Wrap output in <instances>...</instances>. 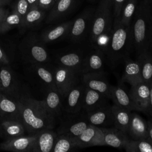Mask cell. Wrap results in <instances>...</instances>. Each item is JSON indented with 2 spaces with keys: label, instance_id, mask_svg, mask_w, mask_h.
<instances>
[{
  "label": "cell",
  "instance_id": "obj_40",
  "mask_svg": "<svg viewBox=\"0 0 152 152\" xmlns=\"http://www.w3.org/2000/svg\"><path fill=\"white\" fill-rule=\"evenodd\" d=\"M55 2L56 0H38L37 5L40 9L45 11L51 8Z\"/></svg>",
  "mask_w": 152,
  "mask_h": 152
},
{
  "label": "cell",
  "instance_id": "obj_28",
  "mask_svg": "<svg viewBox=\"0 0 152 152\" xmlns=\"http://www.w3.org/2000/svg\"><path fill=\"white\" fill-rule=\"evenodd\" d=\"M0 128L2 134L7 139L23 135L26 131L23 123L16 121L2 120Z\"/></svg>",
  "mask_w": 152,
  "mask_h": 152
},
{
  "label": "cell",
  "instance_id": "obj_8",
  "mask_svg": "<svg viewBox=\"0 0 152 152\" xmlns=\"http://www.w3.org/2000/svg\"><path fill=\"white\" fill-rule=\"evenodd\" d=\"M36 138L34 134L8 138L0 144V150L14 152H36Z\"/></svg>",
  "mask_w": 152,
  "mask_h": 152
},
{
  "label": "cell",
  "instance_id": "obj_46",
  "mask_svg": "<svg viewBox=\"0 0 152 152\" xmlns=\"http://www.w3.org/2000/svg\"><path fill=\"white\" fill-rule=\"evenodd\" d=\"M10 1L11 0H0V7H5V5L9 4Z\"/></svg>",
  "mask_w": 152,
  "mask_h": 152
},
{
  "label": "cell",
  "instance_id": "obj_18",
  "mask_svg": "<svg viewBox=\"0 0 152 152\" xmlns=\"http://www.w3.org/2000/svg\"><path fill=\"white\" fill-rule=\"evenodd\" d=\"M127 134L129 138L133 140H140L148 137L147 121L138 114L131 113Z\"/></svg>",
  "mask_w": 152,
  "mask_h": 152
},
{
  "label": "cell",
  "instance_id": "obj_27",
  "mask_svg": "<svg viewBox=\"0 0 152 152\" xmlns=\"http://www.w3.org/2000/svg\"><path fill=\"white\" fill-rule=\"evenodd\" d=\"M142 81L150 84L152 81V55L150 50H145L138 55Z\"/></svg>",
  "mask_w": 152,
  "mask_h": 152
},
{
  "label": "cell",
  "instance_id": "obj_42",
  "mask_svg": "<svg viewBox=\"0 0 152 152\" xmlns=\"http://www.w3.org/2000/svg\"><path fill=\"white\" fill-rule=\"evenodd\" d=\"M8 10L5 8V7H0V29L2 26V24L3 23L4 19L5 18V16Z\"/></svg>",
  "mask_w": 152,
  "mask_h": 152
},
{
  "label": "cell",
  "instance_id": "obj_15",
  "mask_svg": "<svg viewBox=\"0 0 152 152\" xmlns=\"http://www.w3.org/2000/svg\"><path fill=\"white\" fill-rule=\"evenodd\" d=\"M84 53L80 49L71 50L59 55L56 62L59 66L77 70L80 73Z\"/></svg>",
  "mask_w": 152,
  "mask_h": 152
},
{
  "label": "cell",
  "instance_id": "obj_14",
  "mask_svg": "<svg viewBox=\"0 0 152 152\" xmlns=\"http://www.w3.org/2000/svg\"><path fill=\"white\" fill-rule=\"evenodd\" d=\"M82 112L84 118L90 124L97 126L114 125V119L111 106L108 104L91 111H82Z\"/></svg>",
  "mask_w": 152,
  "mask_h": 152
},
{
  "label": "cell",
  "instance_id": "obj_39",
  "mask_svg": "<svg viewBox=\"0 0 152 152\" xmlns=\"http://www.w3.org/2000/svg\"><path fill=\"white\" fill-rule=\"evenodd\" d=\"M126 0H112L113 6V21H116L120 15L122 8Z\"/></svg>",
  "mask_w": 152,
  "mask_h": 152
},
{
  "label": "cell",
  "instance_id": "obj_37",
  "mask_svg": "<svg viewBox=\"0 0 152 152\" xmlns=\"http://www.w3.org/2000/svg\"><path fill=\"white\" fill-rule=\"evenodd\" d=\"M30 53L31 58L38 62H45L48 59V54L46 49L38 45L32 46Z\"/></svg>",
  "mask_w": 152,
  "mask_h": 152
},
{
  "label": "cell",
  "instance_id": "obj_13",
  "mask_svg": "<svg viewBox=\"0 0 152 152\" xmlns=\"http://www.w3.org/2000/svg\"><path fill=\"white\" fill-rule=\"evenodd\" d=\"M81 83L86 87L96 90L110 99L112 86L103 72L84 74L81 77Z\"/></svg>",
  "mask_w": 152,
  "mask_h": 152
},
{
  "label": "cell",
  "instance_id": "obj_17",
  "mask_svg": "<svg viewBox=\"0 0 152 152\" xmlns=\"http://www.w3.org/2000/svg\"><path fill=\"white\" fill-rule=\"evenodd\" d=\"M104 137L106 145L116 148H124L129 137L122 130L114 126L112 128L100 127Z\"/></svg>",
  "mask_w": 152,
  "mask_h": 152
},
{
  "label": "cell",
  "instance_id": "obj_33",
  "mask_svg": "<svg viewBox=\"0 0 152 152\" xmlns=\"http://www.w3.org/2000/svg\"><path fill=\"white\" fill-rule=\"evenodd\" d=\"M21 23V17L14 10L11 12L8 11L1 26L0 34L4 33L15 27H20Z\"/></svg>",
  "mask_w": 152,
  "mask_h": 152
},
{
  "label": "cell",
  "instance_id": "obj_12",
  "mask_svg": "<svg viewBox=\"0 0 152 152\" xmlns=\"http://www.w3.org/2000/svg\"><path fill=\"white\" fill-rule=\"evenodd\" d=\"M85 88L86 86L81 81L64 96L63 107L68 113H77L81 111Z\"/></svg>",
  "mask_w": 152,
  "mask_h": 152
},
{
  "label": "cell",
  "instance_id": "obj_21",
  "mask_svg": "<svg viewBox=\"0 0 152 152\" xmlns=\"http://www.w3.org/2000/svg\"><path fill=\"white\" fill-rule=\"evenodd\" d=\"M124 70L122 81L129 83L131 86L142 81L140 65L137 60H133L129 57L124 61Z\"/></svg>",
  "mask_w": 152,
  "mask_h": 152
},
{
  "label": "cell",
  "instance_id": "obj_3",
  "mask_svg": "<svg viewBox=\"0 0 152 152\" xmlns=\"http://www.w3.org/2000/svg\"><path fill=\"white\" fill-rule=\"evenodd\" d=\"M133 46L131 25L125 26L113 23L110 43L104 53L111 67H116L128 57Z\"/></svg>",
  "mask_w": 152,
  "mask_h": 152
},
{
  "label": "cell",
  "instance_id": "obj_9",
  "mask_svg": "<svg viewBox=\"0 0 152 152\" xmlns=\"http://www.w3.org/2000/svg\"><path fill=\"white\" fill-rule=\"evenodd\" d=\"M131 86L129 94L135 110L149 113L150 84L141 81Z\"/></svg>",
  "mask_w": 152,
  "mask_h": 152
},
{
  "label": "cell",
  "instance_id": "obj_32",
  "mask_svg": "<svg viewBox=\"0 0 152 152\" xmlns=\"http://www.w3.org/2000/svg\"><path fill=\"white\" fill-rule=\"evenodd\" d=\"M77 148L75 138L69 135L61 134L56 138L53 152H68Z\"/></svg>",
  "mask_w": 152,
  "mask_h": 152
},
{
  "label": "cell",
  "instance_id": "obj_29",
  "mask_svg": "<svg viewBox=\"0 0 152 152\" xmlns=\"http://www.w3.org/2000/svg\"><path fill=\"white\" fill-rule=\"evenodd\" d=\"M137 4V0H126L123 5L119 18L113 23L118 22L125 26H130Z\"/></svg>",
  "mask_w": 152,
  "mask_h": 152
},
{
  "label": "cell",
  "instance_id": "obj_2",
  "mask_svg": "<svg viewBox=\"0 0 152 152\" xmlns=\"http://www.w3.org/2000/svg\"><path fill=\"white\" fill-rule=\"evenodd\" d=\"M133 47L137 53L152 48V14L149 0L138 3L131 23Z\"/></svg>",
  "mask_w": 152,
  "mask_h": 152
},
{
  "label": "cell",
  "instance_id": "obj_6",
  "mask_svg": "<svg viewBox=\"0 0 152 152\" xmlns=\"http://www.w3.org/2000/svg\"><path fill=\"white\" fill-rule=\"evenodd\" d=\"M81 77L78 71L59 65L54 71L56 88L63 97L72 87L81 82Z\"/></svg>",
  "mask_w": 152,
  "mask_h": 152
},
{
  "label": "cell",
  "instance_id": "obj_41",
  "mask_svg": "<svg viewBox=\"0 0 152 152\" xmlns=\"http://www.w3.org/2000/svg\"><path fill=\"white\" fill-rule=\"evenodd\" d=\"M9 59L3 49L0 46V64L3 65L9 64Z\"/></svg>",
  "mask_w": 152,
  "mask_h": 152
},
{
  "label": "cell",
  "instance_id": "obj_38",
  "mask_svg": "<svg viewBox=\"0 0 152 152\" xmlns=\"http://www.w3.org/2000/svg\"><path fill=\"white\" fill-rule=\"evenodd\" d=\"M29 9L30 5L27 0H17L12 10L15 11L20 15L23 21Z\"/></svg>",
  "mask_w": 152,
  "mask_h": 152
},
{
  "label": "cell",
  "instance_id": "obj_49",
  "mask_svg": "<svg viewBox=\"0 0 152 152\" xmlns=\"http://www.w3.org/2000/svg\"><path fill=\"white\" fill-rule=\"evenodd\" d=\"M149 1H150V0H149Z\"/></svg>",
  "mask_w": 152,
  "mask_h": 152
},
{
  "label": "cell",
  "instance_id": "obj_34",
  "mask_svg": "<svg viewBox=\"0 0 152 152\" xmlns=\"http://www.w3.org/2000/svg\"><path fill=\"white\" fill-rule=\"evenodd\" d=\"M13 76L10 68L5 66L0 68V91H8L12 84Z\"/></svg>",
  "mask_w": 152,
  "mask_h": 152
},
{
  "label": "cell",
  "instance_id": "obj_16",
  "mask_svg": "<svg viewBox=\"0 0 152 152\" xmlns=\"http://www.w3.org/2000/svg\"><path fill=\"white\" fill-rule=\"evenodd\" d=\"M0 118L21 122V104L20 101L15 102L2 95L0 102Z\"/></svg>",
  "mask_w": 152,
  "mask_h": 152
},
{
  "label": "cell",
  "instance_id": "obj_43",
  "mask_svg": "<svg viewBox=\"0 0 152 152\" xmlns=\"http://www.w3.org/2000/svg\"><path fill=\"white\" fill-rule=\"evenodd\" d=\"M149 113L152 116V81L150 83V110Z\"/></svg>",
  "mask_w": 152,
  "mask_h": 152
},
{
  "label": "cell",
  "instance_id": "obj_5",
  "mask_svg": "<svg viewBox=\"0 0 152 152\" xmlns=\"http://www.w3.org/2000/svg\"><path fill=\"white\" fill-rule=\"evenodd\" d=\"M94 12L91 9H87L73 21L68 36L72 43H80L88 36Z\"/></svg>",
  "mask_w": 152,
  "mask_h": 152
},
{
  "label": "cell",
  "instance_id": "obj_26",
  "mask_svg": "<svg viewBox=\"0 0 152 152\" xmlns=\"http://www.w3.org/2000/svg\"><path fill=\"white\" fill-rule=\"evenodd\" d=\"M63 96L57 89L49 88L45 99L43 100L48 110L55 116L59 115L63 107Z\"/></svg>",
  "mask_w": 152,
  "mask_h": 152
},
{
  "label": "cell",
  "instance_id": "obj_36",
  "mask_svg": "<svg viewBox=\"0 0 152 152\" xmlns=\"http://www.w3.org/2000/svg\"><path fill=\"white\" fill-rule=\"evenodd\" d=\"M112 29L109 32H107L100 35L97 38V39L94 42V43L90 46L96 48L101 50L104 54L110 43L111 37H112Z\"/></svg>",
  "mask_w": 152,
  "mask_h": 152
},
{
  "label": "cell",
  "instance_id": "obj_1",
  "mask_svg": "<svg viewBox=\"0 0 152 152\" xmlns=\"http://www.w3.org/2000/svg\"><path fill=\"white\" fill-rule=\"evenodd\" d=\"M19 101L21 122L27 132L35 134L43 129L53 128L55 116L48 110L43 100L27 97Z\"/></svg>",
  "mask_w": 152,
  "mask_h": 152
},
{
  "label": "cell",
  "instance_id": "obj_19",
  "mask_svg": "<svg viewBox=\"0 0 152 152\" xmlns=\"http://www.w3.org/2000/svg\"><path fill=\"white\" fill-rule=\"evenodd\" d=\"M109 99L105 95L86 87L81 110L88 112L96 109L107 104Z\"/></svg>",
  "mask_w": 152,
  "mask_h": 152
},
{
  "label": "cell",
  "instance_id": "obj_20",
  "mask_svg": "<svg viewBox=\"0 0 152 152\" xmlns=\"http://www.w3.org/2000/svg\"><path fill=\"white\" fill-rule=\"evenodd\" d=\"M36 138V152L52 151L58 134L52 129L41 130L35 134Z\"/></svg>",
  "mask_w": 152,
  "mask_h": 152
},
{
  "label": "cell",
  "instance_id": "obj_4",
  "mask_svg": "<svg viewBox=\"0 0 152 152\" xmlns=\"http://www.w3.org/2000/svg\"><path fill=\"white\" fill-rule=\"evenodd\" d=\"M113 22L112 0H101L93 17L88 37L90 46L94 43L100 35L109 32L112 29Z\"/></svg>",
  "mask_w": 152,
  "mask_h": 152
},
{
  "label": "cell",
  "instance_id": "obj_45",
  "mask_svg": "<svg viewBox=\"0 0 152 152\" xmlns=\"http://www.w3.org/2000/svg\"><path fill=\"white\" fill-rule=\"evenodd\" d=\"M27 1L28 2L29 5H30V8L31 7H36L37 6V2H38V0H27Z\"/></svg>",
  "mask_w": 152,
  "mask_h": 152
},
{
  "label": "cell",
  "instance_id": "obj_11",
  "mask_svg": "<svg viewBox=\"0 0 152 152\" xmlns=\"http://www.w3.org/2000/svg\"><path fill=\"white\" fill-rule=\"evenodd\" d=\"M77 148L91 146L106 145L103 132L100 127L89 124L88 127L75 138Z\"/></svg>",
  "mask_w": 152,
  "mask_h": 152
},
{
  "label": "cell",
  "instance_id": "obj_30",
  "mask_svg": "<svg viewBox=\"0 0 152 152\" xmlns=\"http://www.w3.org/2000/svg\"><path fill=\"white\" fill-rule=\"evenodd\" d=\"M45 15L44 10L39 7H31L24 16L20 27L29 28L39 24L43 19Z\"/></svg>",
  "mask_w": 152,
  "mask_h": 152
},
{
  "label": "cell",
  "instance_id": "obj_7",
  "mask_svg": "<svg viewBox=\"0 0 152 152\" xmlns=\"http://www.w3.org/2000/svg\"><path fill=\"white\" fill-rule=\"evenodd\" d=\"M68 115V116L61 124L58 134H64L76 138L88 127L90 124L84 118L82 111Z\"/></svg>",
  "mask_w": 152,
  "mask_h": 152
},
{
  "label": "cell",
  "instance_id": "obj_48",
  "mask_svg": "<svg viewBox=\"0 0 152 152\" xmlns=\"http://www.w3.org/2000/svg\"><path fill=\"white\" fill-rule=\"evenodd\" d=\"M59 1V0H56V1Z\"/></svg>",
  "mask_w": 152,
  "mask_h": 152
},
{
  "label": "cell",
  "instance_id": "obj_25",
  "mask_svg": "<svg viewBox=\"0 0 152 152\" xmlns=\"http://www.w3.org/2000/svg\"><path fill=\"white\" fill-rule=\"evenodd\" d=\"M111 109L113 116L115 126L127 133L131 111L115 104L111 106Z\"/></svg>",
  "mask_w": 152,
  "mask_h": 152
},
{
  "label": "cell",
  "instance_id": "obj_23",
  "mask_svg": "<svg viewBox=\"0 0 152 152\" xmlns=\"http://www.w3.org/2000/svg\"><path fill=\"white\" fill-rule=\"evenodd\" d=\"M110 99L112 100L114 104L129 110H135L129 94L120 86H112L110 91Z\"/></svg>",
  "mask_w": 152,
  "mask_h": 152
},
{
  "label": "cell",
  "instance_id": "obj_22",
  "mask_svg": "<svg viewBox=\"0 0 152 152\" xmlns=\"http://www.w3.org/2000/svg\"><path fill=\"white\" fill-rule=\"evenodd\" d=\"M72 23V20L66 21L46 30L42 34L41 40L45 43H50L68 37Z\"/></svg>",
  "mask_w": 152,
  "mask_h": 152
},
{
  "label": "cell",
  "instance_id": "obj_10",
  "mask_svg": "<svg viewBox=\"0 0 152 152\" xmlns=\"http://www.w3.org/2000/svg\"><path fill=\"white\" fill-rule=\"evenodd\" d=\"M90 47V50L84 53L80 70L81 75L87 73L103 72L106 60L104 53L97 48Z\"/></svg>",
  "mask_w": 152,
  "mask_h": 152
},
{
  "label": "cell",
  "instance_id": "obj_31",
  "mask_svg": "<svg viewBox=\"0 0 152 152\" xmlns=\"http://www.w3.org/2000/svg\"><path fill=\"white\" fill-rule=\"evenodd\" d=\"M124 149L127 152H152V141L149 137L140 140L129 138Z\"/></svg>",
  "mask_w": 152,
  "mask_h": 152
},
{
  "label": "cell",
  "instance_id": "obj_24",
  "mask_svg": "<svg viewBox=\"0 0 152 152\" xmlns=\"http://www.w3.org/2000/svg\"><path fill=\"white\" fill-rule=\"evenodd\" d=\"M74 0H59L56 1L46 18V23L58 20L66 15L73 8Z\"/></svg>",
  "mask_w": 152,
  "mask_h": 152
},
{
  "label": "cell",
  "instance_id": "obj_35",
  "mask_svg": "<svg viewBox=\"0 0 152 152\" xmlns=\"http://www.w3.org/2000/svg\"><path fill=\"white\" fill-rule=\"evenodd\" d=\"M36 72L38 77L49 86V88L57 89L55 84L54 74L42 66H37Z\"/></svg>",
  "mask_w": 152,
  "mask_h": 152
},
{
  "label": "cell",
  "instance_id": "obj_44",
  "mask_svg": "<svg viewBox=\"0 0 152 152\" xmlns=\"http://www.w3.org/2000/svg\"><path fill=\"white\" fill-rule=\"evenodd\" d=\"M147 124H148V135L152 141V119H150L149 121H148Z\"/></svg>",
  "mask_w": 152,
  "mask_h": 152
},
{
  "label": "cell",
  "instance_id": "obj_47",
  "mask_svg": "<svg viewBox=\"0 0 152 152\" xmlns=\"http://www.w3.org/2000/svg\"><path fill=\"white\" fill-rule=\"evenodd\" d=\"M2 94H1V93H0V102H1V99H2Z\"/></svg>",
  "mask_w": 152,
  "mask_h": 152
}]
</instances>
